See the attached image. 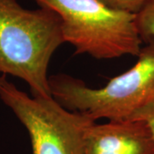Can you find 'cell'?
<instances>
[{
	"mask_svg": "<svg viewBox=\"0 0 154 154\" xmlns=\"http://www.w3.org/2000/svg\"><path fill=\"white\" fill-rule=\"evenodd\" d=\"M0 99L27 129L32 154H84L86 131L95 122L88 116L69 110L52 96L30 97L5 75Z\"/></svg>",
	"mask_w": 154,
	"mask_h": 154,
	"instance_id": "obj_4",
	"label": "cell"
},
{
	"mask_svg": "<svg viewBox=\"0 0 154 154\" xmlns=\"http://www.w3.org/2000/svg\"><path fill=\"white\" fill-rule=\"evenodd\" d=\"M129 69L99 88L68 75L49 77L51 96L64 108L88 116L94 121L129 119L154 98V39L142 46Z\"/></svg>",
	"mask_w": 154,
	"mask_h": 154,
	"instance_id": "obj_2",
	"label": "cell"
},
{
	"mask_svg": "<svg viewBox=\"0 0 154 154\" xmlns=\"http://www.w3.org/2000/svg\"><path fill=\"white\" fill-rule=\"evenodd\" d=\"M129 119H137L145 122L154 136V98L138 110Z\"/></svg>",
	"mask_w": 154,
	"mask_h": 154,
	"instance_id": "obj_8",
	"label": "cell"
},
{
	"mask_svg": "<svg viewBox=\"0 0 154 154\" xmlns=\"http://www.w3.org/2000/svg\"><path fill=\"white\" fill-rule=\"evenodd\" d=\"M63 43L62 22L52 10L0 0V75L23 80L33 97H51L48 67Z\"/></svg>",
	"mask_w": 154,
	"mask_h": 154,
	"instance_id": "obj_1",
	"label": "cell"
},
{
	"mask_svg": "<svg viewBox=\"0 0 154 154\" xmlns=\"http://www.w3.org/2000/svg\"><path fill=\"white\" fill-rule=\"evenodd\" d=\"M84 154H154V136L141 120L95 122L86 131Z\"/></svg>",
	"mask_w": 154,
	"mask_h": 154,
	"instance_id": "obj_5",
	"label": "cell"
},
{
	"mask_svg": "<svg viewBox=\"0 0 154 154\" xmlns=\"http://www.w3.org/2000/svg\"><path fill=\"white\" fill-rule=\"evenodd\" d=\"M110 10L137 15L149 0H98Z\"/></svg>",
	"mask_w": 154,
	"mask_h": 154,
	"instance_id": "obj_7",
	"label": "cell"
},
{
	"mask_svg": "<svg viewBox=\"0 0 154 154\" xmlns=\"http://www.w3.org/2000/svg\"><path fill=\"white\" fill-rule=\"evenodd\" d=\"M135 22L143 42L154 39V0H149L143 9L135 15Z\"/></svg>",
	"mask_w": 154,
	"mask_h": 154,
	"instance_id": "obj_6",
	"label": "cell"
},
{
	"mask_svg": "<svg viewBox=\"0 0 154 154\" xmlns=\"http://www.w3.org/2000/svg\"><path fill=\"white\" fill-rule=\"evenodd\" d=\"M34 1L58 15L65 43L75 54L111 59L138 56L142 48L135 15L110 10L98 0Z\"/></svg>",
	"mask_w": 154,
	"mask_h": 154,
	"instance_id": "obj_3",
	"label": "cell"
}]
</instances>
